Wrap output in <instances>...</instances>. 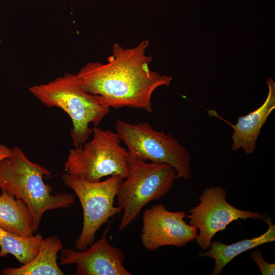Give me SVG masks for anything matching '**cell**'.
<instances>
[{"label": "cell", "mask_w": 275, "mask_h": 275, "mask_svg": "<svg viewBox=\"0 0 275 275\" xmlns=\"http://www.w3.org/2000/svg\"><path fill=\"white\" fill-rule=\"evenodd\" d=\"M62 179L64 184L74 191L82 207V228L75 246L77 250L83 251L94 243L101 227L122 211L120 206H114V201L124 178L113 175L102 181L90 182L67 173L63 175Z\"/></svg>", "instance_id": "obj_6"}, {"label": "cell", "mask_w": 275, "mask_h": 275, "mask_svg": "<svg viewBox=\"0 0 275 275\" xmlns=\"http://www.w3.org/2000/svg\"><path fill=\"white\" fill-rule=\"evenodd\" d=\"M226 191L219 186L206 187L199 198V203L190 208L185 217L190 225L199 230L196 238L199 246L203 250L210 248L212 239L220 231L234 221L249 218L270 219L269 216L258 212L239 209L226 201Z\"/></svg>", "instance_id": "obj_8"}, {"label": "cell", "mask_w": 275, "mask_h": 275, "mask_svg": "<svg viewBox=\"0 0 275 275\" xmlns=\"http://www.w3.org/2000/svg\"><path fill=\"white\" fill-rule=\"evenodd\" d=\"M251 257L257 264L262 275L275 274V264L266 262L263 259L262 253L259 249L252 252Z\"/></svg>", "instance_id": "obj_16"}, {"label": "cell", "mask_w": 275, "mask_h": 275, "mask_svg": "<svg viewBox=\"0 0 275 275\" xmlns=\"http://www.w3.org/2000/svg\"><path fill=\"white\" fill-rule=\"evenodd\" d=\"M268 225L267 230L261 235L250 239H245L230 244L222 242H211L207 251L199 253L200 257H210L214 259V267L212 275L221 274L224 267L239 254L266 243L275 240V225L271 219L266 222Z\"/></svg>", "instance_id": "obj_12"}, {"label": "cell", "mask_w": 275, "mask_h": 275, "mask_svg": "<svg viewBox=\"0 0 275 275\" xmlns=\"http://www.w3.org/2000/svg\"><path fill=\"white\" fill-rule=\"evenodd\" d=\"M128 176L119 186L117 205L123 212L118 230L122 231L139 216L151 201L166 195L177 179L175 169L170 164L147 162L130 149Z\"/></svg>", "instance_id": "obj_4"}, {"label": "cell", "mask_w": 275, "mask_h": 275, "mask_svg": "<svg viewBox=\"0 0 275 275\" xmlns=\"http://www.w3.org/2000/svg\"><path fill=\"white\" fill-rule=\"evenodd\" d=\"M115 129L127 149L143 160L171 165L176 171L177 179L191 178L189 152L171 134L156 131L144 122L131 124L118 120Z\"/></svg>", "instance_id": "obj_7"}, {"label": "cell", "mask_w": 275, "mask_h": 275, "mask_svg": "<svg viewBox=\"0 0 275 275\" xmlns=\"http://www.w3.org/2000/svg\"><path fill=\"white\" fill-rule=\"evenodd\" d=\"M63 249L60 239L56 236L44 239L40 252L30 262L18 267H8L3 275H64L57 263L58 253Z\"/></svg>", "instance_id": "obj_14"}, {"label": "cell", "mask_w": 275, "mask_h": 275, "mask_svg": "<svg viewBox=\"0 0 275 275\" xmlns=\"http://www.w3.org/2000/svg\"><path fill=\"white\" fill-rule=\"evenodd\" d=\"M183 211L168 210L162 204L153 205L143 214L141 241L149 251L171 245L182 247L196 239L198 230L186 223Z\"/></svg>", "instance_id": "obj_9"}, {"label": "cell", "mask_w": 275, "mask_h": 275, "mask_svg": "<svg viewBox=\"0 0 275 275\" xmlns=\"http://www.w3.org/2000/svg\"><path fill=\"white\" fill-rule=\"evenodd\" d=\"M1 190L0 228L21 236L33 235V216L26 204L5 189Z\"/></svg>", "instance_id": "obj_13"}, {"label": "cell", "mask_w": 275, "mask_h": 275, "mask_svg": "<svg viewBox=\"0 0 275 275\" xmlns=\"http://www.w3.org/2000/svg\"><path fill=\"white\" fill-rule=\"evenodd\" d=\"M12 149L4 144H0V161L11 155Z\"/></svg>", "instance_id": "obj_17"}, {"label": "cell", "mask_w": 275, "mask_h": 275, "mask_svg": "<svg viewBox=\"0 0 275 275\" xmlns=\"http://www.w3.org/2000/svg\"><path fill=\"white\" fill-rule=\"evenodd\" d=\"M92 130L91 141L70 150L64 164L67 173L90 182L113 175L126 178L129 173V153L121 146L119 135L96 126Z\"/></svg>", "instance_id": "obj_5"}, {"label": "cell", "mask_w": 275, "mask_h": 275, "mask_svg": "<svg viewBox=\"0 0 275 275\" xmlns=\"http://www.w3.org/2000/svg\"><path fill=\"white\" fill-rule=\"evenodd\" d=\"M29 91L45 106L60 108L69 115L74 147L87 141L93 132L91 123L97 127L109 113L102 97L85 91L75 74L66 73L48 83L34 85Z\"/></svg>", "instance_id": "obj_3"}, {"label": "cell", "mask_w": 275, "mask_h": 275, "mask_svg": "<svg viewBox=\"0 0 275 275\" xmlns=\"http://www.w3.org/2000/svg\"><path fill=\"white\" fill-rule=\"evenodd\" d=\"M110 227L89 248L83 251L62 249L59 264H76V275H131L123 266L124 254L107 239Z\"/></svg>", "instance_id": "obj_10"}, {"label": "cell", "mask_w": 275, "mask_h": 275, "mask_svg": "<svg viewBox=\"0 0 275 275\" xmlns=\"http://www.w3.org/2000/svg\"><path fill=\"white\" fill-rule=\"evenodd\" d=\"M2 42V40H1V38H0V44H1Z\"/></svg>", "instance_id": "obj_18"}, {"label": "cell", "mask_w": 275, "mask_h": 275, "mask_svg": "<svg viewBox=\"0 0 275 275\" xmlns=\"http://www.w3.org/2000/svg\"><path fill=\"white\" fill-rule=\"evenodd\" d=\"M44 239L40 234L21 236L0 228V258L13 255L21 265L32 261L38 254Z\"/></svg>", "instance_id": "obj_15"}, {"label": "cell", "mask_w": 275, "mask_h": 275, "mask_svg": "<svg viewBox=\"0 0 275 275\" xmlns=\"http://www.w3.org/2000/svg\"><path fill=\"white\" fill-rule=\"evenodd\" d=\"M268 92L263 103L248 114L238 117L235 124H232L222 118L213 109L208 111L210 116L224 121L233 129L232 134V149L236 151L241 148L247 154L253 153L256 148V142L263 125L271 113L275 109V83L272 77L266 81Z\"/></svg>", "instance_id": "obj_11"}, {"label": "cell", "mask_w": 275, "mask_h": 275, "mask_svg": "<svg viewBox=\"0 0 275 275\" xmlns=\"http://www.w3.org/2000/svg\"><path fill=\"white\" fill-rule=\"evenodd\" d=\"M148 40L124 48L113 45L107 62H89L76 74L83 89L102 97L109 108L143 109L152 113L151 97L159 87H169L172 77L151 70L146 53Z\"/></svg>", "instance_id": "obj_1"}, {"label": "cell", "mask_w": 275, "mask_h": 275, "mask_svg": "<svg viewBox=\"0 0 275 275\" xmlns=\"http://www.w3.org/2000/svg\"><path fill=\"white\" fill-rule=\"evenodd\" d=\"M50 175L48 169L31 161L17 146L0 161V189L25 202L33 216L35 232L46 211L68 207L75 201L71 194H51L52 187L43 179Z\"/></svg>", "instance_id": "obj_2"}]
</instances>
